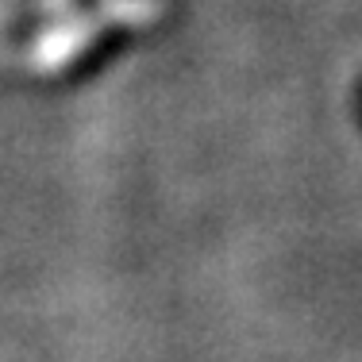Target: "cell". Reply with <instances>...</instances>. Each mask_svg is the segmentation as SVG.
I'll return each mask as SVG.
<instances>
[{
    "instance_id": "1",
    "label": "cell",
    "mask_w": 362,
    "mask_h": 362,
    "mask_svg": "<svg viewBox=\"0 0 362 362\" xmlns=\"http://www.w3.org/2000/svg\"><path fill=\"white\" fill-rule=\"evenodd\" d=\"M158 16L162 0H100L93 12H66L54 28L39 35L28 58L39 74L62 70L81 50H89V42L105 28H143V23H154Z\"/></svg>"
}]
</instances>
